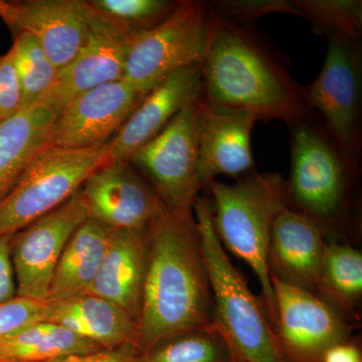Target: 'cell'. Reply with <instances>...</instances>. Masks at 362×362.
Masks as SVG:
<instances>
[{
  "label": "cell",
  "instance_id": "484cf974",
  "mask_svg": "<svg viewBox=\"0 0 362 362\" xmlns=\"http://www.w3.org/2000/svg\"><path fill=\"white\" fill-rule=\"evenodd\" d=\"M14 65L23 90V108L40 103L52 89L59 69L35 37L26 33H13Z\"/></svg>",
  "mask_w": 362,
  "mask_h": 362
},
{
  "label": "cell",
  "instance_id": "1f68e13d",
  "mask_svg": "<svg viewBox=\"0 0 362 362\" xmlns=\"http://www.w3.org/2000/svg\"><path fill=\"white\" fill-rule=\"evenodd\" d=\"M11 238H0V304L16 297V278L11 262Z\"/></svg>",
  "mask_w": 362,
  "mask_h": 362
},
{
  "label": "cell",
  "instance_id": "e0dca14e",
  "mask_svg": "<svg viewBox=\"0 0 362 362\" xmlns=\"http://www.w3.org/2000/svg\"><path fill=\"white\" fill-rule=\"evenodd\" d=\"M204 95L201 66L181 69L156 86L110 140L112 160L129 161L180 111Z\"/></svg>",
  "mask_w": 362,
  "mask_h": 362
},
{
  "label": "cell",
  "instance_id": "ffe728a7",
  "mask_svg": "<svg viewBox=\"0 0 362 362\" xmlns=\"http://www.w3.org/2000/svg\"><path fill=\"white\" fill-rule=\"evenodd\" d=\"M57 116L51 107L40 102L0 122V202L33 162L52 146Z\"/></svg>",
  "mask_w": 362,
  "mask_h": 362
},
{
  "label": "cell",
  "instance_id": "9a60e30c",
  "mask_svg": "<svg viewBox=\"0 0 362 362\" xmlns=\"http://www.w3.org/2000/svg\"><path fill=\"white\" fill-rule=\"evenodd\" d=\"M90 218L114 230H145L162 202L129 161L112 160L85 181Z\"/></svg>",
  "mask_w": 362,
  "mask_h": 362
},
{
  "label": "cell",
  "instance_id": "e575fe53",
  "mask_svg": "<svg viewBox=\"0 0 362 362\" xmlns=\"http://www.w3.org/2000/svg\"><path fill=\"white\" fill-rule=\"evenodd\" d=\"M0 362H11V361H2V359H0Z\"/></svg>",
  "mask_w": 362,
  "mask_h": 362
},
{
  "label": "cell",
  "instance_id": "d4e9b609",
  "mask_svg": "<svg viewBox=\"0 0 362 362\" xmlns=\"http://www.w3.org/2000/svg\"><path fill=\"white\" fill-rule=\"evenodd\" d=\"M134 362H237L214 324L180 333L137 352Z\"/></svg>",
  "mask_w": 362,
  "mask_h": 362
},
{
  "label": "cell",
  "instance_id": "8fae6325",
  "mask_svg": "<svg viewBox=\"0 0 362 362\" xmlns=\"http://www.w3.org/2000/svg\"><path fill=\"white\" fill-rule=\"evenodd\" d=\"M275 332L284 362H323L326 352L351 340L354 326L316 295L271 278Z\"/></svg>",
  "mask_w": 362,
  "mask_h": 362
},
{
  "label": "cell",
  "instance_id": "d6a6232c",
  "mask_svg": "<svg viewBox=\"0 0 362 362\" xmlns=\"http://www.w3.org/2000/svg\"><path fill=\"white\" fill-rule=\"evenodd\" d=\"M138 350L134 346L102 349L92 354L71 356L47 362H134Z\"/></svg>",
  "mask_w": 362,
  "mask_h": 362
},
{
  "label": "cell",
  "instance_id": "603a6c76",
  "mask_svg": "<svg viewBox=\"0 0 362 362\" xmlns=\"http://www.w3.org/2000/svg\"><path fill=\"white\" fill-rule=\"evenodd\" d=\"M102 347L51 321H42L0 340V359L11 362H47L92 354Z\"/></svg>",
  "mask_w": 362,
  "mask_h": 362
},
{
  "label": "cell",
  "instance_id": "9c48e42d",
  "mask_svg": "<svg viewBox=\"0 0 362 362\" xmlns=\"http://www.w3.org/2000/svg\"><path fill=\"white\" fill-rule=\"evenodd\" d=\"M201 99L180 111L129 160L161 202L176 211L194 209L202 192L199 169Z\"/></svg>",
  "mask_w": 362,
  "mask_h": 362
},
{
  "label": "cell",
  "instance_id": "5b68a950",
  "mask_svg": "<svg viewBox=\"0 0 362 362\" xmlns=\"http://www.w3.org/2000/svg\"><path fill=\"white\" fill-rule=\"evenodd\" d=\"M194 214L214 298V324L237 362H284L265 306L252 294L221 244L209 195L199 197Z\"/></svg>",
  "mask_w": 362,
  "mask_h": 362
},
{
  "label": "cell",
  "instance_id": "7c38bea8",
  "mask_svg": "<svg viewBox=\"0 0 362 362\" xmlns=\"http://www.w3.org/2000/svg\"><path fill=\"white\" fill-rule=\"evenodd\" d=\"M86 4L89 28L84 44L70 63L59 71L52 89L40 101L57 115L78 95L123 78L131 44L137 35L93 11L87 1Z\"/></svg>",
  "mask_w": 362,
  "mask_h": 362
},
{
  "label": "cell",
  "instance_id": "4fadbf2b",
  "mask_svg": "<svg viewBox=\"0 0 362 362\" xmlns=\"http://www.w3.org/2000/svg\"><path fill=\"white\" fill-rule=\"evenodd\" d=\"M147 95L125 78L78 95L57 116L52 146L83 148L110 141Z\"/></svg>",
  "mask_w": 362,
  "mask_h": 362
},
{
  "label": "cell",
  "instance_id": "ba28073f",
  "mask_svg": "<svg viewBox=\"0 0 362 362\" xmlns=\"http://www.w3.org/2000/svg\"><path fill=\"white\" fill-rule=\"evenodd\" d=\"M361 52L357 40L327 35L320 73L303 87L309 112H316L327 134L349 158L361 152Z\"/></svg>",
  "mask_w": 362,
  "mask_h": 362
},
{
  "label": "cell",
  "instance_id": "cb8c5ba5",
  "mask_svg": "<svg viewBox=\"0 0 362 362\" xmlns=\"http://www.w3.org/2000/svg\"><path fill=\"white\" fill-rule=\"evenodd\" d=\"M316 295L349 321L361 301V252L349 244L329 240Z\"/></svg>",
  "mask_w": 362,
  "mask_h": 362
},
{
  "label": "cell",
  "instance_id": "f546056e",
  "mask_svg": "<svg viewBox=\"0 0 362 362\" xmlns=\"http://www.w3.org/2000/svg\"><path fill=\"white\" fill-rule=\"evenodd\" d=\"M211 6L226 18L244 26L254 23L267 14L285 13L299 16L292 1L286 0H223L214 1Z\"/></svg>",
  "mask_w": 362,
  "mask_h": 362
},
{
  "label": "cell",
  "instance_id": "2e32d148",
  "mask_svg": "<svg viewBox=\"0 0 362 362\" xmlns=\"http://www.w3.org/2000/svg\"><path fill=\"white\" fill-rule=\"evenodd\" d=\"M199 169L202 192L216 176L237 178L255 169L252 132L257 118L251 112L199 101Z\"/></svg>",
  "mask_w": 362,
  "mask_h": 362
},
{
  "label": "cell",
  "instance_id": "6da1fadb",
  "mask_svg": "<svg viewBox=\"0 0 362 362\" xmlns=\"http://www.w3.org/2000/svg\"><path fill=\"white\" fill-rule=\"evenodd\" d=\"M147 264L138 319V352L214 324V298L194 209L162 202L145 228Z\"/></svg>",
  "mask_w": 362,
  "mask_h": 362
},
{
  "label": "cell",
  "instance_id": "30bf717a",
  "mask_svg": "<svg viewBox=\"0 0 362 362\" xmlns=\"http://www.w3.org/2000/svg\"><path fill=\"white\" fill-rule=\"evenodd\" d=\"M81 188L65 204L11 238L16 296L49 301V286L62 254L76 230L90 218Z\"/></svg>",
  "mask_w": 362,
  "mask_h": 362
},
{
  "label": "cell",
  "instance_id": "836d02e7",
  "mask_svg": "<svg viewBox=\"0 0 362 362\" xmlns=\"http://www.w3.org/2000/svg\"><path fill=\"white\" fill-rule=\"evenodd\" d=\"M323 362H362L361 349L351 340L339 343L326 352Z\"/></svg>",
  "mask_w": 362,
  "mask_h": 362
},
{
  "label": "cell",
  "instance_id": "52a82bcc",
  "mask_svg": "<svg viewBox=\"0 0 362 362\" xmlns=\"http://www.w3.org/2000/svg\"><path fill=\"white\" fill-rule=\"evenodd\" d=\"M211 6L201 0H178L156 28L136 35L126 62V81L150 92L170 74L201 66L206 54Z\"/></svg>",
  "mask_w": 362,
  "mask_h": 362
},
{
  "label": "cell",
  "instance_id": "44dd1931",
  "mask_svg": "<svg viewBox=\"0 0 362 362\" xmlns=\"http://www.w3.org/2000/svg\"><path fill=\"white\" fill-rule=\"evenodd\" d=\"M47 321L59 324L104 349L131 345L138 350L137 322L120 307L100 297L84 294L49 302Z\"/></svg>",
  "mask_w": 362,
  "mask_h": 362
},
{
  "label": "cell",
  "instance_id": "4316f807",
  "mask_svg": "<svg viewBox=\"0 0 362 362\" xmlns=\"http://www.w3.org/2000/svg\"><path fill=\"white\" fill-rule=\"evenodd\" d=\"M300 18L313 23L318 32L357 40L362 32L361 0H293Z\"/></svg>",
  "mask_w": 362,
  "mask_h": 362
},
{
  "label": "cell",
  "instance_id": "7a4b0ae2",
  "mask_svg": "<svg viewBox=\"0 0 362 362\" xmlns=\"http://www.w3.org/2000/svg\"><path fill=\"white\" fill-rule=\"evenodd\" d=\"M211 6L202 97L211 104L251 112L258 121L288 125L309 112L303 87L247 26Z\"/></svg>",
  "mask_w": 362,
  "mask_h": 362
},
{
  "label": "cell",
  "instance_id": "d6986e66",
  "mask_svg": "<svg viewBox=\"0 0 362 362\" xmlns=\"http://www.w3.org/2000/svg\"><path fill=\"white\" fill-rule=\"evenodd\" d=\"M146 264L145 230L113 228L96 278L86 294L117 305L138 324Z\"/></svg>",
  "mask_w": 362,
  "mask_h": 362
},
{
  "label": "cell",
  "instance_id": "f1b7e54d",
  "mask_svg": "<svg viewBox=\"0 0 362 362\" xmlns=\"http://www.w3.org/2000/svg\"><path fill=\"white\" fill-rule=\"evenodd\" d=\"M49 302L14 297L0 304V340L16 334L33 324L47 321Z\"/></svg>",
  "mask_w": 362,
  "mask_h": 362
},
{
  "label": "cell",
  "instance_id": "5bb4252c",
  "mask_svg": "<svg viewBox=\"0 0 362 362\" xmlns=\"http://www.w3.org/2000/svg\"><path fill=\"white\" fill-rule=\"evenodd\" d=\"M0 18L11 35L35 37L59 71L84 44L89 28L85 0H0Z\"/></svg>",
  "mask_w": 362,
  "mask_h": 362
},
{
  "label": "cell",
  "instance_id": "83f0119b",
  "mask_svg": "<svg viewBox=\"0 0 362 362\" xmlns=\"http://www.w3.org/2000/svg\"><path fill=\"white\" fill-rule=\"evenodd\" d=\"M88 6L133 35L148 32L175 11L178 0H86Z\"/></svg>",
  "mask_w": 362,
  "mask_h": 362
},
{
  "label": "cell",
  "instance_id": "7402d4cb",
  "mask_svg": "<svg viewBox=\"0 0 362 362\" xmlns=\"http://www.w3.org/2000/svg\"><path fill=\"white\" fill-rule=\"evenodd\" d=\"M113 228L89 218L64 250L49 286V301L82 296L94 282Z\"/></svg>",
  "mask_w": 362,
  "mask_h": 362
},
{
  "label": "cell",
  "instance_id": "4dcf8cb0",
  "mask_svg": "<svg viewBox=\"0 0 362 362\" xmlns=\"http://www.w3.org/2000/svg\"><path fill=\"white\" fill-rule=\"evenodd\" d=\"M23 109V90L11 49L0 54V122Z\"/></svg>",
  "mask_w": 362,
  "mask_h": 362
},
{
  "label": "cell",
  "instance_id": "8992f818",
  "mask_svg": "<svg viewBox=\"0 0 362 362\" xmlns=\"http://www.w3.org/2000/svg\"><path fill=\"white\" fill-rule=\"evenodd\" d=\"M110 161V141L83 148L45 150L0 202V238L16 235L58 209Z\"/></svg>",
  "mask_w": 362,
  "mask_h": 362
},
{
  "label": "cell",
  "instance_id": "3957f363",
  "mask_svg": "<svg viewBox=\"0 0 362 362\" xmlns=\"http://www.w3.org/2000/svg\"><path fill=\"white\" fill-rule=\"evenodd\" d=\"M206 194L213 204L216 235L226 251L254 272L273 327L276 302L268 271V250L274 223L288 207L287 180L280 173L254 169L230 185L214 180Z\"/></svg>",
  "mask_w": 362,
  "mask_h": 362
},
{
  "label": "cell",
  "instance_id": "ac0fdd59",
  "mask_svg": "<svg viewBox=\"0 0 362 362\" xmlns=\"http://www.w3.org/2000/svg\"><path fill=\"white\" fill-rule=\"evenodd\" d=\"M326 238L314 221L286 207L272 230L268 250L270 279L316 295L328 244Z\"/></svg>",
  "mask_w": 362,
  "mask_h": 362
},
{
  "label": "cell",
  "instance_id": "277c9868",
  "mask_svg": "<svg viewBox=\"0 0 362 362\" xmlns=\"http://www.w3.org/2000/svg\"><path fill=\"white\" fill-rule=\"evenodd\" d=\"M289 126L288 207L314 221L327 237L337 235L346 225L358 162L337 146L310 113Z\"/></svg>",
  "mask_w": 362,
  "mask_h": 362
}]
</instances>
